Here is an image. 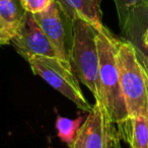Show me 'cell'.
Instances as JSON below:
<instances>
[{"label": "cell", "instance_id": "1", "mask_svg": "<svg viewBox=\"0 0 148 148\" xmlns=\"http://www.w3.org/2000/svg\"><path fill=\"white\" fill-rule=\"evenodd\" d=\"M117 38L106 27L97 32V49L99 56V87L101 101L108 117L115 127L120 139L129 143L131 119L126 107L119 79L116 61Z\"/></svg>", "mask_w": 148, "mask_h": 148}, {"label": "cell", "instance_id": "2", "mask_svg": "<svg viewBox=\"0 0 148 148\" xmlns=\"http://www.w3.org/2000/svg\"><path fill=\"white\" fill-rule=\"evenodd\" d=\"M69 61L74 74L90 90L95 101L103 103L99 87L97 31L83 19L72 21V45Z\"/></svg>", "mask_w": 148, "mask_h": 148}, {"label": "cell", "instance_id": "3", "mask_svg": "<svg viewBox=\"0 0 148 148\" xmlns=\"http://www.w3.org/2000/svg\"><path fill=\"white\" fill-rule=\"evenodd\" d=\"M116 61L122 92L130 119L148 117V88L146 72L138 59L136 49L126 40L117 39Z\"/></svg>", "mask_w": 148, "mask_h": 148}, {"label": "cell", "instance_id": "4", "mask_svg": "<svg viewBox=\"0 0 148 148\" xmlns=\"http://www.w3.org/2000/svg\"><path fill=\"white\" fill-rule=\"evenodd\" d=\"M27 62L34 74L70 99L78 109L87 113L91 111L93 105H90L83 95L78 78L74 74L69 62L46 56H34Z\"/></svg>", "mask_w": 148, "mask_h": 148}, {"label": "cell", "instance_id": "5", "mask_svg": "<svg viewBox=\"0 0 148 148\" xmlns=\"http://www.w3.org/2000/svg\"><path fill=\"white\" fill-rule=\"evenodd\" d=\"M120 140L103 103L95 101L68 148H115Z\"/></svg>", "mask_w": 148, "mask_h": 148}, {"label": "cell", "instance_id": "6", "mask_svg": "<svg viewBox=\"0 0 148 148\" xmlns=\"http://www.w3.org/2000/svg\"><path fill=\"white\" fill-rule=\"evenodd\" d=\"M34 15L41 29L53 45L58 58L70 63L69 55L72 45V21L62 12L56 1L45 11Z\"/></svg>", "mask_w": 148, "mask_h": 148}, {"label": "cell", "instance_id": "7", "mask_svg": "<svg viewBox=\"0 0 148 148\" xmlns=\"http://www.w3.org/2000/svg\"><path fill=\"white\" fill-rule=\"evenodd\" d=\"M10 42L17 53L27 61L34 56L58 58L53 45L39 25L35 15L27 11H25L18 29Z\"/></svg>", "mask_w": 148, "mask_h": 148}, {"label": "cell", "instance_id": "8", "mask_svg": "<svg viewBox=\"0 0 148 148\" xmlns=\"http://www.w3.org/2000/svg\"><path fill=\"white\" fill-rule=\"evenodd\" d=\"M62 12L70 19H83L97 32L106 29L101 21V4L93 0H56Z\"/></svg>", "mask_w": 148, "mask_h": 148}, {"label": "cell", "instance_id": "9", "mask_svg": "<svg viewBox=\"0 0 148 148\" xmlns=\"http://www.w3.org/2000/svg\"><path fill=\"white\" fill-rule=\"evenodd\" d=\"M148 29V1L137 5L121 27L122 37L135 48H143L142 36Z\"/></svg>", "mask_w": 148, "mask_h": 148}, {"label": "cell", "instance_id": "10", "mask_svg": "<svg viewBox=\"0 0 148 148\" xmlns=\"http://www.w3.org/2000/svg\"><path fill=\"white\" fill-rule=\"evenodd\" d=\"M25 13L19 0H0V23L9 42L16 34Z\"/></svg>", "mask_w": 148, "mask_h": 148}, {"label": "cell", "instance_id": "11", "mask_svg": "<svg viewBox=\"0 0 148 148\" xmlns=\"http://www.w3.org/2000/svg\"><path fill=\"white\" fill-rule=\"evenodd\" d=\"M84 120L85 117L83 116H79L78 118L74 120L58 116L55 121V128L57 131L58 138L64 143H71Z\"/></svg>", "mask_w": 148, "mask_h": 148}, {"label": "cell", "instance_id": "12", "mask_svg": "<svg viewBox=\"0 0 148 148\" xmlns=\"http://www.w3.org/2000/svg\"><path fill=\"white\" fill-rule=\"evenodd\" d=\"M131 148H148V117L136 116L131 119Z\"/></svg>", "mask_w": 148, "mask_h": 148}, {"label": "cell", "instance_id": "13", "mask_svg": "<svg viewBox=\"0 0 148 148\" xmlns=\"http://www.w3.org/2000/svg\"><path fill=\"white\" fill-rule=\"evenodd\" d=\"M148 1V0H114L117 8L118 18H119L120 29L125 25L130 12L135 8L137 5Z\"/></svg>", "mask_w": 148, "mask_h": 148}, {"label": "cell", "instance_id": "14", "mask_svg": "<svg viewBox=\"0 0 148 148\" xmlns=\"http://www.w3.org/2000/svg\"><path fill=\"white\" fill-rule=\"evenodd\" d=\"M56 0H19L23 8L33 14L45 11Z\"/></svg>", "mask_w": 148, "mask_h": 148}, {"label": "cell", "instance_id": "15", "mask_svg": "<svg viewBox=\"0 0 148 148\" xmlns=\"http://www.w3.org/2000/svg\"><path fill=\"white\" fill-rule=\"evenodd\" d=\"M136 49V53H137L138 59H139L140 63L142 64V66L145 69L146 73L148 74V49L145 47L143 48H135Z\"/></svg>", "mask_w": 148, "mask_h": 148}, {"label": "cell", "instance_id": "16", "mask_svg": "<svg viewBox=\"0 0 148 148\" xmlns=\"http://www.w3.org/2000/svg\"><path fill=\"white\" fill-rule=\"evenodd\" d=\"M0 40L3 42V45L9 43V41L7 40L6 36H5V34H4V31H3V27H2V25H1V23H0Z\"/></svg>", "mask_w": 148, "mask_h": 148}, {"label": "cell", "instance_id": "17", "mask_svg": "<svg viewBox=\"0 0 148 148\" xmlns=\"http://www.w3.org/2000/svg\"><path fill=\"white\" fill-rule=\"evenodd\" d=\"M142 44L145 48L148 49V29L144 32L143 36H142Z\"/></svg>", "mask_w": 148, "mask_h": 148}, {"label": "cell", "instance_id": "18", "mask_svg": "<svg viewBox=\"0 0 148 148\" xmlns=\"http://www.w3.org/2000/svg\"><path fill=\"white\" fill-rule=\"evenodd\" d=\"M93 1H95V2H97V4H101V0H93Z\"/></svg>", "mask_w": 148, "mask_h": 148}, {"label": "cell", "instance_id": "19", "mask_svg": "<svg viewBox=\"0 0 148 148\" xmlns=\"http://www.w3.org/2000/svg\"><path fill=\"white\" fill-rule=\"evenodd\" d=\"M144 68V67H143ZM144 70H145V69H144ZM146 72V71H145ZM146 78H147V88H148V74L147 73H146Z\"/></svg>", "mask_w": 148, "mask_h": 148}, {"label": "cell", "instance_id": "20", "mask_svg": "<svg viewBox=\"0 0 148 148\" xmlns=\"http://www.w3.org/2000/svg\"><path fill=\"white\" fill-rule=\"evenodd\" d=\"M0 45H3V42L1 41V40H0Z\"/></svg>", "mask_w": 148, "mask_h": 148}]
</instances>
